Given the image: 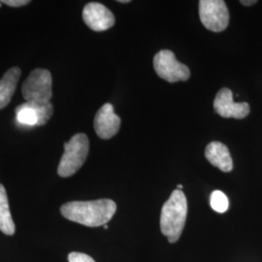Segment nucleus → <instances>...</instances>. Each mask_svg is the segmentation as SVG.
<instances>
[{
	"instance_id": "obj_18",
	"label": "nucleus",
	"mask_w": 262,
	"mask_h": 262,
	"mask_svg": "<svg viewBox=\"0 0 262 262\" xmlns=\"http://www.w3.org/2000/svg\"><path fill=\"white\" fill-rule=\"evenodd\" d=\"M257 1L256 0H250V1H247V0H243V1H241V3L245 5V6H251V5H253V4H255Z\"/></svg>"
},
{
	"instance_id": "obj_6",
	"label": "nucleus",
	"mask_w": 262,
	"mask_h": 262,
	"mask_svg": "<svg viewBox=\"0 0 262 262\" xmlns=\"http://www.w3.org/2000/svg\"><path fill=\"white\" fill-rule=\"evenodd\" d=\"M199 17L202 25L214 32L224 31L229 23V12L224 0H200Z\"/></svg>"
},
{
	"instance_id": "obj_4",
	"label": "nucleus",
	"mask_w": 262,
	"mask_h": 262,
	"mask_svg": "<svg viewBox=\"0 0 262 262\" xmlns=\"http://www.w3.org/2000/svg\"><path fill=\"white\" fill-rule=\"evenodd\" d=\"M21 94L27 102L46 104L53 96V79L47 69H34L21 85Z\"/></svg>"
},
{
	"instance_id": "obj_13",
	"label": "nucleus",
	"mask_w": 262,
	"mask_h": 262,
	"mask_svg": "<svg viewBox=\"0 0 262 262\" xmlns=\"http://www.w3.org/2000/svg\"><path fill=\"white\" fill-rule=\"evenodd\" d=\"M17 121L21 124H26L28 126H37L38 117L35 111L26 103L20 104L16 109Z\"/></svg>"
},
{
	"instance_id": "obj_11",
	"label": "nucleus",
	"mask_w": 262,
	"mask_h": 262,
	"mask_svg": "<svg viewBox=\"0 0 262 262\" xmlns=\"http://www.w3.org/2000/svg\"><path fill=\"white\" fill-rule=\"evenodd\" d=\"M21 71L19 67H12L0 80V110L10 103L19 82Z\"/></svg>"
},
{
	"instance_id": "obj_15",
	"label": "nucleus",
	"mask_w": 262,
	"mask_h": 262,
	"mask_svg": "<svg viewBox=\"0 0 262 262\" xmlns=\"http://www.w3.org/2000/svg\"><path fill=\"white\" fill-rule=\"evenodd\" d=\"M210 205L216 213L223 214L228 210V198L221 190H214L210 197Z\"/></svg>"
},
{
	"instance_id": "obj_22",
	"label": "nucleus",
	"mask_w": 262,
	"mask_h": 262,
	"mask_svg": "<svg viewBox=\"0 0 262 262\" xmlns=\"http://www.w3.org/2000/svg\"><path fill=\"white\" fill-rule=\"evenodd\" d=\"M1 6H2V3H1V2H0V7H1Z\"/></svg>"
},
{
	"instance_id": "obj_17",
	"label": "nucleus",
	"mask_w": 262,
	"mask_h": 262,
	"mask_svg": "<svg viewBox=\"0 0 262 262\" xmlns=\"http://www.w3.org/2000/svg\"><path fill=\"white\" fill-rule=\"evenodd\" d=\"M0 2L6 4L7 6H10V7H21V6L28 5L30 1L29 0H3V1H0Z\"/></svg>"
},
{
	"instance_id": "obj_21",
	"label": "nucleus",
	"mask_w": 262,
	"mask_h": 262,
	"mask_svg": "<svg viewBox=\"0 0 262 262\" xmlns=\"http://www.w3.org/2000/svg\"><path fill=\"white\" fill-rule=\"evenodd\" d=\"M103 226H104V228H105V229H107V228H108V225H103Z\"/></svg>"
},
{
	"instance_id": "obj_2",
	"label": "nucleus",
	"mask_w": 262,
	"mask_h": 262,
	"mask_svg": "<svg viewBox=\"0 0 262 262\" xmlns=\"http://www.w3.org/2000/svg\"><path fill=\"white\" fill-rule=\"evenodd\" d=\"M187 216V197L182 190L175 189L163 204L160 215L161 233L167 237L170 243H175L180 239Z\"/></svg>"
},
{
	"instance_id": "obj_12",
	"label": "nucleus",
	"mask_w": 262,
	"mask_h": 262,
	"mask_svg": "<svg viewBox=\"0 0 262 262\" xmlns=\"http://www.w3.org/2000/svg\"><path fill=\"white\" fill-rule=\"evenodd\" d=\"M0 230L4 234H15L16 226L10 212L9 202L6 189L0 184Z\"/></svg>"
},
{
	"instance_id": "obj_20",
	"label": "nucleus",
	"mask_w": 262,
	"mask_h": 262,
	"mask_svg": "<svg viewBox=\"0 0 262 262\" xmlns=\"http://www.w3.org/2000/svg\"><path fill=\"white\" fill-rule=\"evenodd\" d=\"M177 189H180V190H182V189H183V186H182V185H178V187H177Z\"/></svg>"
},
{
	"instance_id": "obj_19",
	"label": "nucleus",
	"mask_w": 262,
	"mask_h": 262,
	"mask_svg": "<svg viewBox=\"0 0 262 262\" xmlns=\"http://www.w3.org/2000/svg\"><path fill=\"white\" fill-rule=\"evenodd\" d=\"M118 2H120V3H128V2H130L129 0H119Z\"/></svg>"
},
{
	"instance_id": "obj_10",
	"label": "nucleus",
	"mask_w": 262,
	"mask_h": 262,
	"mask_svg": "<svg viewBox=\"0 0 262 262\" xmlns=\"http://www.w3.org/2000/svg\"><path fill=\"white\" fill-rule=\"evenodd\" d=\"M207 160L224 172H230L233 169V161L228 148L221 142H211L205 149Z\"/></svg>"
},
{
	"instance_id": "obj_8",
	"label": "nucleus",
	"mask_w": 262,
	"mask_h": 262,
	"mask_svg": "<svg viewBox=\"0 0 262 262\" xmlns=\"http://www.w3.org/2000/svg\"><path fill=\"white\" fill-rule=\"evenodd\" d=\"M84 24L94 31H104L115 25V16L103 4L98 2L88 3L83 10Z\"/></svg>"
},
{
	"instance_id": "obj_9",
	"label": "nucleus",
	"mask_w": 262,
	"mask_h": 262,
	"mask_svg": "<svg viewBox=\"0 0 262 262\" xmlns=\"http://www.w3.org/2000/svg\"><path fill=\"white\" fill-rule=\"evenodd\" d=\"M94 130L101 139H110L121 126V118L116 115L112 104L106 103L97 111L94 118Z\"/></svg>"
},
{
	"instance_id": "obj_5",
	"label": "nucleus",
	"mask_w": 262,
	"mask_h": 262,
	"mask_svg": "<svg viewBox=\"0 0 262 262\" xmlns=\"http://www.w3.org/2000/svg\"><path fill=\"white\" fill-rule=\"evenodd\" d=\"M154 68L157 74L169 83L187 81L190 77L188 67L177 60L172 51L162 50L154 57Z\"/></svg>"
},
{
	"instance_id": "obj_16",
	"label": "nucleus",
	"mask_w": 262,
	"mask_h": 262,
	"mask_svg": "<svg viewBox=\"0 0 262 262\" xmlns=\"http://www.w3.org/2000/svg\"><path fill=\"white\" fill-rule=\"evenodd\" d=\"M68 262H95L94 258L88 254L72 252L68 254Z\"/></svg>"
},
{
	"instance_id": "obj_7",
	"label": "nucleus",
	"mask_w": 262,
	"mask_h": 262,
	"mask_svg": "<svg viewBox=\"0 0 262 262\" xmlns=\"http://www.w3.org/2000/svg\"><path fill=\"white\" fill-rule=\"evenodd\" d=\"M214 109L220 116L227 119L234 118L241 120L250 114V105L247 102H234L232 92L226 88L220 90L215 95Z\"/></svg>"
},
{
	"instance_id": "obj_3",
	"label": "nucleus",
	"mask_w": 262,
	"mask_h": 262,
	"mask_svg": "<svg viewBox=\"0 0 262 262\" xmlns=\"http://www.w3.org/2000/svg\"><path fill=\"white\" fill-rule=\"evenodd\" d=\"M90 141L84 133L75 134L64 144V152L57 167V174L62 178L74 175L83 166L89 155Z\"/></svg>"
},
{
	"instance_id": "obj_1",
	"label": "nucleus",
	"mask_w": 262,
	"mask_h": 262,
	"mask_svg": "<svg viewBox=\"0 0 262 262\" xmlns=\"http://www.w3.org/2000/svg\"><path fill=\"white\" fill-rule=\"evenodd\" d=\"M117 211V204L111 199L93 201H72L60 207L66 219L89 227L107 225Z\"/></svg>"
},
{
	"instance_id": "obj_14",
	"label": "nucleus",
	"mask_w": 262,
	"mask_h": 262,
	"mask_svg": "<svg viewBox=\"0 0 262 262\" xmlns=\"http://www.w3.org/2000/svg\"><path fill=\"white\" fill-rule=\"evenodd\" d=\"M27 103L35 111L37 115V126L46 124L52 118L54 113V106L51 102L46 104L31 103V102H27Z\"/></svg>"
}]
</instances>
